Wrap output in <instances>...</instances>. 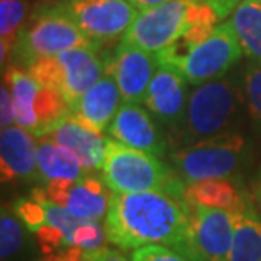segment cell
<instances>
[{
  "label": "cell",
  "instance_id": "obj_26",
  "mask_svg": "<svg viewBox=\"0 0 261 261\" xmlns=\"http://www.w3.org/2000/svg\"><path fill=\"white\" fill-rule=\"evenodd\" d=\"M14 212L15 216L20 219V222L24 224V227L31 232H36L39 227H43L46 222V211L43 203L38 202L36 198H17L14 202Z\"/></svg>",
  "mask_w": 261,
  "mask_h": 261
},
{
  "label": "cell",
  "instance_id": "obj_14",
  "mask_svg": "<svg viewBox=\"0 0 261 261\" xmlns=\"http://www.w3.org/2000/svg\"><path fill=\"white\" fill-rule=\"evenodd\" d=\"M158 68V56L136 46L119 43L112 56L111 70L114 73L124 102L144 103L146 93Z\"/></svg>",
  "mask_w": 261,
  "mask_h": 261
},
{
  "label": "cell",
  "instance_id": "obj_31",
  "mask_svg": "<svg viewBox=\"0 0 261 261\" xmlns=\"http://www.w3.org/2000/svg\"><path fill=\"white\" fill-rule=\"evenodd\" d=\"M93 261H130L127 259L121 251L117 249H111V248H103L100 251L92 253Z\"/></svg>",
  "mask_w": 261,
  "mask_h": 261
},
{
  "label": "cell",
  "instance_id": "obj_13",
  "mask_svg": "<svg viewBox=\"0 0 261 261\" xmlns=\"http://www.w3.org/2000/svg\"><path fill=\"white\" fill-rule=\"evenodd\" d=\"M114 141L154 156L166 154V141L148 109L136 102H122L109 127Z\"/></svg>",
  "mask_w": 261,
  "mask_h": 261
},
{
  "label": "cell",
  "instance_id": "obj_11",
  "mask_svg": "<svg viewBox=\"0 0 261 261\" xmlns=\"http://www.w3.org/2000/svg\"><path fill=\"white\" fill-rule=\"evenodd\" d=\"M48 200L68 208L76 217L88 221H102L107 216L112 192L106 181L95 176H83L80 180H60L44 185Z\"/></svg>",
  "mask_w": 261,
  "mask_h": 261
},
{
  "label": "cell",
  "instance_id": "obj_32",
  "mask_svg": "<svg viewBox=\"0 0 261 261\" xmlns=\"http://www.w3.org/2000/svg\"><path fill=\"white\" fill-rule=\"evenodd\" d=\"M253 203H254V207H256L258 214L261 216V170L253 184Z\"/></svg>",
  "mask_w": 261,
  "mask_h": 261
},
{
  "label": "cell",
  "instance_id": "obj_27",
  "mask_svg": "<svg viewBox=\"0 0 261 261\" xmlns=\"http://www.w3.org/2000/svg\"><path fill=\"white\" fill-rule=\"evenodd\" d=\"M34 234H36V239H38L41 251L44 254H53L68 248L65 234L61 232L58 227L51 226V224H44V226L39 227Z\"/></svg>",
  "mask_w": 261,
  "mask_h": 261
},
{
  "label": "cell",
  "instance_id": "obj_23",
  "mask_svg": "<svg viewBox=\"0 0 261 261\" xmlns=\"http://www.w3.org/2000/svg\"><path fill=\"white\" fill-rule=\"evenodd\" d=\"M24 0H0V41H2V66L7 56H12V49L17 43L19 33L25 24Z\"/></svg>",
  "mask_w": 261,
  "mask_h": 261
},
{
  "label": "cell",
  "instance_id": "obj_10",
  "mask_svg": "<svg viewBox=\"0 0 261 261\" xmlns=\"http://www.w3.org/2000/svg\"><path fill=\"white\" fill-rule=\"evenodd\" d=\"M238 211L192 207L190 261H227L234 243Z\"/></svg>",
  "mask_w": 261,
  "mask_h": 261
},
{
  "label": "cell",
  "instance_id": "obj_18",
  "mask_svg": "<svg viewBox=\"0 0 261 261\" xmlns=\"http://www.w3.org/2000/svg\"><path fill=\"white\" fill-rule=\"evenodd\" d=\"M238 185L229 178L198 180L185 184V200L190 207H211L238 211L249 200Z\"/></svg>",
  "mask_w": 261,
  "mask_h": 261
},
{
  "label": "cell",
  "instance_id": "obj_12",
  "mask_svg": "<svg viewBox=\"0 0 261 261\" xmlns=\"http://www.w3.org/2000/svg\"><path fill=\"white\" fill-rule=\"evenodd\" d=\"M185 76L170 65L158 63L144 98L146 109L171 129H178L185 117L189 95Z\"/></svg>",
  "mask_w": 261,
  "mask_h": 261
},
{
  "label": "cell",
  "instance_id": "obj_25",
  "mask_svg": "<svg viewBox=\"0 0 261 261\" xmlns=\"http://www.w3.org/2000/svg\"><path fill=\"white\" fill-rule=\"evenodd\" d=\"M243 97L254 126L261 130V63L253 61L243 75Z\"/></svg>",
  "mask_w": 261,
  "mask_h": 261
},
{
  "label": "cell",
  "instance_id": "obj_17",
  "mask_svg": "<svg viewBox=\"0 0 261 261\" xmlns=\"http://www.w3.org/2000/svg\"><path fill=\"white\" fill-rule=\"evenodd\" d=\"M122 102L117 80L109 65L103 76L70 109V112L87 127L102 134L111 127Z\"/></svg>",
  "mask_w": 261,
  "mask_h": 261
},
{
  "label": "cell",
  "instance_id": "obj_4",
  "mask_svg": "<svg viewBox=\"0 0 261 261\" xmlns=\"http://www.w3.org/2000/svg\"><path fill=\"white\" fill-rule=\"evenodd\" d=\"M219 22H222L221 15L207 0H170L141 10L121 43L160 53L192 25L214 28Z\"/></svg>",
  "mask_w": 261,
  "mask_h": 261
},
{
  "label": "cell",
  "instance_id": "obj_15",
  "mask_svg": "<svg viewBox=\"0 0 261 261\" xmlns=\"http://www.w3.org/2000/svg\"><path fill=\"white\" fill-rule=\"evenodd\" d=\"M44 138L53 139L61 148L70 151L87 171L102 170L109 139H103L100 133L87 127L71 112L60 119L44 134Z\"/></svg>",
  "mask_w": 261,
  "mask_h": 261
},
{
  "label": "cell",
  "instance_id": "obj_34",
  "mask_svg": "<svg viewBox=\"0 0 261 261\" xmlns=\"http://www.w3.org/2000/svg\"><path fill=\"white\" fill-rule=\"evenodd\" d=\"M256 2H261V0H256Z\"/></svg>",
  "mask_w": 261,
  "mask_h": 261
},
{
  "label": "cell",
  "instance_id": "obj_5",
  "mask_svg": "<svg viewBox=\"0 0 261 261\" xmlns=\"http://www.w3.org/2000/svg\"><path fill=\"white\" fill-rule=\"evenodd\" d=\"M93 44L58 5H46L25 20L12 49L15 66L29 68L43 58L58 56L68 49Z\"/></svg>",
  "mask_w": 261,
  "mask_h": 261
},
{
  "label": "cell",
  "instance_id": "obj_3",
  "mask_svg": "<svg viewBox=\"0 0 261 261\" xmlns=\"http://www.w3.org/2000/svg\"><path fill=\"white\" fill-rule=\"evenodd\" d=\"M102 178L114 194L168 192L185 197V181L160 156L109 139Z\"/></svg>",
  "mask_w": 261,
  "mask_h": 261
},
{
  "label": "cell",
  "instance_id": "obj_7",
  "mask_svg": "<svg viewBox=\"0 0 261 261\" xmlns=\"http://www.w3.org/2000/svg\"><path fill=\"white\" fill-rule=\"evenodd\" d=\"M248 158V141L238 130L181 146L171 153V163L185 184L198 180H232Z\"/></svg>",
  "mask_w": 261,
  "mask_h": 261
},
{
  "label": "cell",
  "instance_id": "obj_16",
  "mask_svg": "<svg viewBox=\"0 0 261 261\" xmlns=\"http://www.w3.org/2000/svg\"><path fill=\"white\" fill-rule=\"evenodd\" d=\"M0 171L4 184L38 176V139L33 133L20 126L2 127Z\"/></svg>",
  "mask_w": 261,
  "mask_h": 261
},
{
  "label": "cell",
  "instance_id": "obj_2",
  "mask_svg": "<svg viewBox=\"0 0 261 261\" xmlns=\"http://www.w3.org/2000/svg\"><path fill=\"white\" fill-rule=\"evenodd\" d=\"M243 100V88L231 76H221L194 87L184 121L175 130L180 148L234 130Z\"/></svg>",
  "mask_w": 261,
  "mask_h": 261
},
{
  "label": "cell",
  "instance_id": "obj_28",
  "mask_svg": "<svg viewBox=\"0 0 261 261\" xmlns=\"http://www.w3.org/2000/svg\"><path fill=\"white\" fill-rule=\"evenodd\" d=\"M130 261H189L184 254L166 246H143L133 249Z\"/></svg>",
  "mask_w": 261,
  "mask_h": 261
},
{
  "label": "cell",
  "instance_id": "obj_29",
  "mask_svg": "<svg viewBox=\"0 0 261 261\" xmlns=\"http://www.w3.org/2000/svg\"><path fill=\"white\" fill-rule=\"evenodd\" d=\"M0 100H2V111H0V114H2V127L14 126L15 122L14 97L5 82H2V88H0Z\"/></svg>",
  "mask_w": 261,
  "mask_h": 261
},
{
  "label": "cell",
  "instance_id": "obj_8",
  "mask_svg": "<svg viewBox=\"0 0 261 261\" xmlns=\"http://www.w3.org/2000/svg\"><path fill=\"white\" fill-rule=\"evenodd\" d=\"M241 55L244 53L236 31L231 20H226L217 24L205 39L192 46L189 53L176 61L173 68L185 76L190 85L197 87L224 76L241 60Z\"/></svg>",
  "mask_w": 261,
  "mask_h": 261
},
{
  "label": "cell",
  "instance_id": "obj_9",
  "mask_svg": "<svg viewBox=\"0 0 261 261\" xmlns=\"http://www.w3.org/2000/svg\"><path fill=\"white\" fill-rule=\"evenodd\" d=\"M56 5L97 46L126 34L139 14L129 0H60Z\"/></svg>",
  "mask_w": 261,
  "mask_h": 261
},
{
  "label": "cell",
  "instance_id": "obj_6",
  "mask_svg": "<svg viewBox=\"0 0 261 261\" xmlns=\"http://www.w3.org/2000/svg\"><path fill=\"white\" fill-rule=\"evenodd\" d=\"M98 46H80L58 56L43 58L25 68L38 83L60 92L70 109L103 76L112 58L98 53Z\"/></svg>",
  "mask_w": 261,
  "mask_h": 261
},
{
  "label": "cell",
  "instance_id": "obj_33",
  "mask_svg": "<svg viewBox=\"0 0 261 261\" xmlns=\"http://www.w3.org/2000/svg\"><path fill=\"white\" fill-rule=\"evenodd\" d=\"M129 2L133 4L134 7L141 12V10L156 7V5H161V4H165V2H170V0H129Z\"/></svg>",
  "mask_w": 261,
  "mask_h": 261
},
{
  "label": "cell",
  "instance_id": "obj_21",
  "mask_svg": "<svg viewBox=\"0 0 261 261\" xmlns=\"http://www.w3.org/2000/svg\"><path fill=\"white\" fill-rule=\"evenodd\" d=\"M227 261H261V216L251 198L238 208L234 243Z\"/></svg>",
  "mask_w": 261,
  "mask_h": 261
},
{
  "label": "cell",
  "instance_id": "obj_22",
  "mask_svg": "<svg viewBox=\"0 0 261 261\" xmlns=\"http://www.w3.org/2000/svg\"><path fill=\"white\" fill-rule=\"evenodd\" d=\"M229 20L238 34L243 53L261 63V2L241 0Z\"/></svg>",
  "mask_w": 261,
  "mask_h": 261
},
{
  "label": "cell",
  "instance_id": "obj_24",
  "mask_svg": "<svg viewBox=\"0 0 261 261\" xmlns=\"http://www.w3.org/2000/svg\"><path fill=\"white\" fill-rule=\"evenodd\" d=\"M24 244V224L7 208H2L0 216V256L7 259L14 256Z\"/></svg>",
  "mask_w": 261,
  "mask_h": 261
},
{
  "label": "cell",
  "instance_id": "obj_20",
  "mask_svg": "<svg viewBox=\"0 0 261 261\" xmlns=\"http://www.w3.org/2000/svg\"><path fill=\"white\" fill-rule=\"evenodd\" d=\"M87 170L70 151L61 148L53 139L38 138V178L44 184L60 180H80Z\"/></svg>",
  "mask_w": 261,
  "mask_h": 261
},
{
  "label": "cell",
  "instance_id": "obj_19",
  "mask_svg": "<svg viewBox=\"0 0 261 261\" xmlns=\"http://www.w3.org/2000/svg\"><path fill=\"white\" fill-rule=\"evenodd\" d=\"M4 82L9 85L14 97L15 124L38 136V117L34 106L41 90V83L20 66L4 68Z\"/></svg>",
  "mask_w": 261,
  "mask_h": 261
},
{
  "label": "cell",
  "instance_id": "obj_1",
  "mask_svg": "<svg viewBox=\"0 0 261 261\" xmlns=\"http://www.w3.org/2000/svg\"><path fill=\"white\" fill-rule=\"evenodd\" d=\"M109 243L121 249L166 246L192 258V207L168 192L111 195L103 219Z\"/></svg>",
  "mask_w": 261,
  "mask_h": 261
},
{
  "label": "cell",
  "instance_id": "obj_30",
  "mask_svg": "<svg viewBox=\"0 0 261 261\" xmlns=\"http://www.w3.org/2000/svg\"><path fill=\"white\" fill-rule=\"evenodd\" d=\"M41 261H93V256H92V253L83 251V249L65 248L58 253L44 254V258Z\"/></svg>",
  "mask_w": 261,
  "mask_h": 261
}]
</instances>
